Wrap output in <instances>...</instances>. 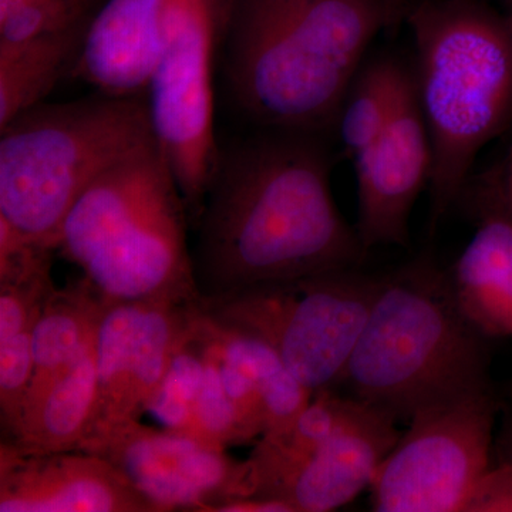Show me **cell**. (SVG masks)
Wrapping results in <instances>:
<instances>
[{
    "label": "cell",
    "instance_id": "8",
    "mask_svg": "<svg viewBox=\"0 0 512 512\" xmlns=\"http://www.w3.org/2000/svg\"><path fill=\"white\" fill-rule=\"evenodd\" d=\"M494 419L488 387L414 414L370 485L373 510L464 512L490 468Z\"/></svg>",
    "mask_w": 512,
    "mask_h": 512
},
{
    "label": "cell",
    "instance_id": "15",
    "mask_svg": "<svg viewBox=\"0 0 512 512\" xmlns=\"http://www.w3.org/2000/svg\"><path fill=\"white\" fill-rule=\"evenodd\" d=\"M397 420L369 406L356 421L326 441L293 470L272 500L293 512H328L355 500L372 485L400 433Z\"/></svg>",
    "mask_w": 512,
    "mask_h": 512
},
{
    "label": "cell",
    "instance_id": "31",
    "mask_svg": "<svg viewBox=\"0 0 512 512\" xmlns=\"http://www.w3.org/2000/svg\"><path fill=\"white\" fill-rule=\"evenodd\" d=\"M510 450H511V456H512V433H511V437H510Z\"/></svg>",
    "mask_w": 512,
    "mask_h": 512
},
{
    "label": "cell",
    "instance_id": "16",
    "mask_svg": "<svg viewBox=\"0 0 512 512\" xmlns=\"http://www.w3.org/2000/svg\"><path fill=\"white\" fill-rule=\"evenodd\" d=\"M477 228L447 274L458 311L484 339L512 338V218L480 208Z\"/></svg>",
    "mask_w": 512,
    "mask_h": 512
},
{
    "label": "cell",
    "instance_id": "14",
    "mask_svg": "<svg viewBox=\"0 0 512 512\" xmlns=\"http://www.w3.org/2000/svg\"><path fill=\"white\" fill-rule=\"evenodd\" d=\"M170 0H109L86 26L73 72L97 92L141 97L168 43Z\"/></svg>",
    "mask_w": 512,
    "mask_h": 512
},
{
    "label": "cell",
    "instance_id": "25",
    "mask_svg": "<svg viewBox=\"0 0 512 512\" xmlns=\"http://www.w3.org/2000/svg\"><path fill=\"white\" fill-rule=\"evenodd\" d=\"M33 330V329H32ZM32 330L0 342V423L2 439L18 426L32 383Z\"/></svg>",
    "mask_w": 512,
    "mask_h": 512
},
{
    "label": "cell",
    "instance_id": "19",
    "mask_svg": "<svg viewBox=\"0 0 512 512\" xmlns=\"http://www.w3.org/2000/svg\"><path fill=\"white\" fill-rule=\"evenodd\" d=\"M84 30L83 25L26 42L0 43V128L39 106L76 59Z\"/></svg>",
    "mask_w": 512,
    "mask_h": 512
},
{
    "label": "cell",
    "instance_id": "12",
    "mask_svg": "<svg viewBox=\"0 0 512 512\" xmlns=\"http://www.w3.org/2000/svg\"><path fill=\"white\" fill-rule=\"evenodd\" d=\"M352 163L356 231L363 248L369 252L375 247H407L410 217L421 192L429 190L434 163L413 70L382 136Z\"/></svg>",
    "mask_w": 512,
    "mask_h": 512
},
{
    "label": "cell",
    "instance_id": "6",
    "mask_svg": "<svg viewBox=\"0 0 512 512\" xmlns=\"http://www.w3.org/2000/svg\"><path fill=\"white\" fill-rule=\"evenodd\" d=\"M0 131V224L55 251L82 192L114 165L157 146L143 97L39 104Z\"/></svg>",
    "mask_w": 512,
    "mask_h": 512
},
{
    "label": "cell",
    "instance_id": "22",
    "mask_svg": "<svg viewBox=\"0 0 512 512\" xmlns=\"http://www.w3.org/2000/svg\"><path fill=\"white\" fill-rule=\"evenodd\" d=\"M204 339L198 325V309L190 329L181 339L163 382L148 403L147 412L168 430L192 434L194 409L204 382Z\"/></svg>",
    "mask_w": 512,
    "mask_h": 512
},
{
    "label": "cell",
    "instance_id": "7",
    "mask_svg": "<svg viewBox=\"0 0 512 512\" xmlns=\"http://www.w3.org/2000/svg\"><path fill=\"white\" fill-rule=\"evenodd\" d=\"M380 276L336 269L201 298L205 318L272 346L312 393L342 383L379 292Z\"/></svg>",
    "mask_w": 512,
    "mask_h": 512
},
{
    "label": "cell",
    "instance_id": "28",
    "mask_svg": "<svg viewBox=\"0 0 512 512\" xmlns=\"http://www.w3.org/2000/svg\"><path fill=\"white\" fill-rule=\"evenodd\" d=\"M215 512H293L291 505L272 498L248 497L229 501Z\"/></svg>",
    "mask_w": 512,
    "mask_h": 512
},
{
    "label": "cell",
    "instance_id": "3",
    "mask_svg": "<svg viewBox=\"0 0 512 512\" xmlns=\"http://www.w3.org/2000/svg\"><path fill=\"white\" fill-rule=\"evenodd\" d=\"M414 86L433 147L431 227L461 200L481 150L512 128V35L480 0L407 9Z\"/></svg>",
    "mask_w": 512,
    "mask_h": 512
},
{
    "label": "cell",
    "instance_id": "18",
    "mask_svg": "<svg viewBox=\"0 0 512 512\" xmlns=\"http://www.w3.org/2000/svg\"><path fill=\"white\" fill-rule=\"evenodd\" d=\"M109 305L84 276L50 295L32 330L35 369L23 412L92 348Z\"/></svg>",
    "mask_w": 512,
    "mask_h": 512
},
{
    "label": "cell",
    "instance_id": "29",
    "mask_svg": "<svg viewBox=\"0 0 512 512\" xmlns=\"http://www.w3.org/2000/svg\"><path fill=\"white\" fill-rule=\"evenodd\" d=\"M22 2H25V0H0V18L9 13L10 10L15 9Z\"/></svg>",
    "mask_w": 512,
    "mask_h": 512
},
{
    "label": "cell",
    "instance_id": "11",
    "mask_svg": "<svg viewBox=\"0 0 512 512\" xmlns=\"http://www.w3.org/2000/svg\"><path fill=\"white\" fill-rule=\"evenodd\" d=\"M195 311L197 303H110L94 343V426L104 421L138 419L147 412Z\"/></svg>",
    "mask_w": 512,
    "mask_h": 512
},
{
    "label": "cell",
    "instance_id": "5",
    "mask_svg": "<svg viewBox=\"0 0 512 512\" xmlns=\"http://www.w3.org/2000/svg\"><path fill=\"white\" fill-rule=\"evenodd\" d=\"M485 340L458 311L446 271L416 261L380 276L342 383L393 419L488 387Z\"/></svg>",
    "mask_w": 512,
    "mask_h": 512
},
{
    "label": "cell",
    "instance_id": "10",
    "mask_svg": "<svg viewBox=\"0 0 512 512\" xmlns=\"http://www.w3.org/2000/svg\"><path fill=\"white\" fill-rule=\"evenodd\" d=\"M77 450L113 464L158 512H215L254 495L248 460H232L225 448L138 419L97 423Z\"/></svg>",
    "mask_w": 512,
    "mask_h": 512
},
{
    "label": "cell",
    "instance_id": "23",
    "mask_svg": "<svg viewBox=\"0 0 512 512\" xmlns=\"http://www.w3.org/2000/svg\"><path fill=\"white\" fill-rule=\"evenodd\" d=\"M198 325L204 339L205 372L204 382L195 403L194 429L191 436L220 448H225L229 444L248 443L254 439L222 386L214 353L202 332L200 316Z\"/></svg>",
    "mask_w": 512,
    "mask_h": 512
},
{
    "label": "cell",
    "instance_id": "21",
    "mask_svg": "<svg viewBox=\"0 0 512 512\" xmlns=\"http://www.w3.org/2000/svg\"><path fill=\"white\" fill-rule=\"evenodd\" d=\"M410 77L412 66L394 56H379L363 63L335 124L346 157L355 160L382 136Z\"/></svg>",
    "mask_w": 512,
    "mask_h": 512
},
{
    "label": "cell",
    "instance_id": "2",
    "mask_svg": "<svg viewBox=\"0 0 512 512\" xmlns=\"http://www.w3.org/2000/svg\"><path fill=\"white\" fill-rule=\"evenodd\" d=\"M403 0H235L227 74L239 109L265 130L323 134L373 40Z\"/></svg>",
    "mask_w": 512,
    "mask_h": 512
},
{
    "label": "cell",
    "instance_id": "27",
    "mask_svg": "<svg viewBox=\"0 0 512 512\" xmlns=\"http://www.w3.org/2000/svg\"><path fill=\"white\" fill-rule=\"evenodd\" d=\"M464 512H512V460L485 471Z\"/></svg>",
    "mask_w": 512,
    "mask_h": 512
},
{
    "label": "cell",
    "instance_id": "9",
    "mask_svg": "<svg viewBox=\"0 0 512 512\" xmlns=\"http://www.w3.org/2000/svg\"><path fill=\"white\" fill-rule=\"evenodd\" d=\"M168 23L167 47L148 84V117L197 225L218 164L212 92L215 0H170Z\"/></svg>",
    "mask_w": 512,
    "mask_h": 512
},
{
    "label": "cell",
    "instance_id": "26",
    "mask_svg": "<svg viewBox=\"0 0 512 512\" xmlns=\"http://www.w3.org/2000/svg\"><path fill=\"white\" fill-rule=\"evenodd\" d=\"M464 194L470 195L476 210L490 208L512 218V146L483 173L473 175Z\"/></svg>",
    "mask_w": 512,
    "mask_h": 512
},
{
    "label": "cell",
    "instance_id": "13",
    "mask_svg": "<svg viewBox=\"0 0 512 512\" xmlns=\"http://www.w3.org/2000/svg\"><path fill=\"white\" fill-rule=\"evenodd\" d=\"M0 512H158L113 464L86 451L0 444Z\"/></svg>",
    "mask_w": 512,
    "mask_h": 512
},
{
    "label": "cell",
    "instance_id": "24",
    "mask_svg": "<svg viewBox=\"0 0 512 512\" xmlns=\"http://www.w3.org/2000/svg\"><path fill=\"white\" fill-rule=\"evenodd\" d=\"M87 5L89 0H25L0 18V43L80 28Z\"/></svg>",
    "mask_w": 512,
    "mask_h": 512
},
{
    "label": "cell",
    "instance_id": "30",
    "mask_svg": "<svg viewBox=\"0 0 512 512\" xmlns=\"http://www.w3.org/2000/svg\"><path fill=\"white\" fill-rule=\"evenodd\" d=\"M505 19H507L508 26H510L512 35V0H507V13H505Z\"/></svg>",
    "mask_w": 512,
    "mask_h": 512
},
{
    "label": "cell",
    "instance_id": "4",
    "mask_svg": "<svg viewBox=\"0 0 512 512\" xmlns=\"http://www.w3.org/2000/svg\"><path fill=\"white\" fill-rule=\"evenodd\" d=\"M187 208L157 146L101 174L67 212L56 251L109 303L201 299Z\"/></svg>",
    "mask_w": 512,
    "mask_h": 512
},
{
    "label": "cell",
    "instance_id": "1",
    "mask_svg": "<svg viewBox=\"0 0 512 512\" xmlns=\"http://www.w3.org/2000/svg\"><path fill=\"white\" fill-rule=\"evenodd\" d=\"M323 134L265 130L225 154L192 252L201 298L357 268L367 252L333 200Z\"/></svg>",
    "mask_w": 512,
    "mask_h": 512
},
{
    "label": "cell",
    "instance_id": "17",
    "mask_svg": "<svg viewBox=\"0 0 512 512\" xmlns=\"http://www.w3.org/2000/svg\"><path fill=\"white\" fill-rule=\"evenodd\" d=\"M96 396L93 345L23 412L18 426L2 441L23 454L77 450L93 429Z\"/></svg>",
    "mask_w": 512,
    "mask_h": 512
},
{
    "label": "cell",
    "instance_id": "20",
    "mask_svg": "<svg viewBox=\"0 0 512 512\" xmlns=\"http://www.w3.org/2000/svg\"><path fill=\"white\" fill-rule=\"evenodd\" d=\"M200 318L212 342L251 377L261 394L268 412V430L265 433H281L289 429L312 399L311 390L296 379L278 352L265 340L214 322L201 312Z\"/></svg>",
    "mask_w": 512,
    "mask_h": 512
}]
</instances>
